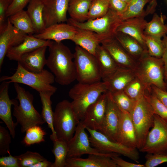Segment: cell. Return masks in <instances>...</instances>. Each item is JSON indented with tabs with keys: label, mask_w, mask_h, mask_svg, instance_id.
Segmentation results:
<instances>
[{
	"label": "cell",
	"mask_w": 167,
	"mask_h": 167,
	"mask_svg": "<svg viewBox=\"0 0 167 167\" xmlns=\"http://www.w3.org/2000/svg\"><path fill=\"white\" fill-rule=\"evenodd\" d=\"M46 65L55 77V81L62 85L71 84L76 79L74 54L62 42L51 41Z\"/></svg>",
	"instance_id": "obj_1"
},
{
	"label": "cell",
	"mask_w": 167,
	"mask_h": 167,
	"mask_svg": "<svg viewBox=\"0 0 167 167\" xmlns=\"http://www.w3.org/2000/svg\"><path fill=\"white\" fill-rule=\"evenodd\" d=\"M107 92L103 81L86 84L78 83L69 91L68 95L78 120L82 121L88 108L103 93Z\"/></svg>",
	"instance_id": "obj_2"
},
{
	"label": "cell",
	"mask_w": 167,
	"mask_h": 167,
	"mask_svg": "<svg viewBox=\"0 0 167 167\" xmlns=\"http://www.w3.org/2000/svg\"><path fill=\"white\" fill-rule=\"evenodd\" d=\"M14 87L17 93L16 98L19 103L14 105L13 114L17 122L21 126L22 133L26 132L30 127L41 125L45 123L41 115L35 109L33 104V96L29 91L14 83Z\"/></svg>",
	"instance_id": "obj_3"
},
{
	"label": "cell",
	"mask_w": 167,
	"mask_h": 167,
	"mask_svg": "<svg viewBox=\"0 0 167 167\" xmlns=\"http://www.w3.org/2000/svg\"><path fill=\"white\" fill-rule=\"evenodd\" d=\"M7 81L10 83L22 84L27 85L38 92H51L54 94L57 88L52 85L55 81L53 74L44 69L40 72L29 71L18 62L15 73L12 75H4L0 78V82Z\"/></svg>",
	"instance_id": "obj_4"
},
{
	"label": "cell",
	"mask_w": 167,
	"mask_h": 167,
	"mask_svg": "<svg viewBox=\"0 0 167 167\" xmlns=\"http://www.w3.org/2000/svg\"><path fill=\"white\" fill-rule=\"evenodd\" d=\"M134 71L136 77L147 89L153 85L166 91L164 66L161 58L154 57L147 53L137 61Z\"/></svg>",
	"instance_id": "obj_5"
},
{
	"label": "cell",
	"mask_w": 167,
	"mask_h": 167,
	"mask_svg": "<svg viewBox=\"0 0 167 167\" xmlns=\"http://www.w3.org/2000/svg\"><path fill=\"white\" fill-rule=\"evenodd\" d=\"M122 21L120 15L109 9L105 15L98 18L79 22L70 18L67 23L77 28L93 32L101 42L104 40L115 36L117 28Z\"/></svg>",
	"instance_id": "obj_6"
},
{
	"label": "cell",
	"mask_w": 167,
	"mask_h": 167,
	"mask_svg": "<svg viewBox=\"0 0 167 167\" xmlns=\"http://www.w3.org/2000/svg\"><path fill=\"white\" fill-rule=\"evenodd\" d=\"M79 122L71 102L63 100L57 104L53 113V125L58 140L68 142Z\"/></svg>",
	"instance_id": "obj_7"
},
{
	"label": "cell",
	"mask_w": 167,
	"mask_h": 167,
	"mask_svg": "<svg viewBox=\"0 0 167 167\" xmlns=\"http://www.w3.org/2000/svg\"><path fill=\"white\" fill-rule=\"evenodd\" d=\"M137 140V149L144 145L150 129L153 126L154 113L145 95L136 101L130 113Z\"/></svg>",
	"instance_id": "obj_8"
},
{
	"label": "cell",
	"mask_w": 167,
	"mask_h": 167,
	"mask_svg": "<svg viewBox=\"0 0 167 167\" xmlns=\"http://www.w3.org/2000/svg\"><path fill=\"white\" fill-rule=\"evenodd\" d=\"M74 54L76 79L78 83L89 84L101 81V78L95 56L76 45Z\"/></svg>",
	"instance_id": "obj_9"
},
{
	"label": "cell",
	"mask_w": 167,
	"mask_h": 167,
	"mask_svg": "<svg viewBox=\"0 0 167 167\" xmlns=\"http://www.w3.org/2000/svg\"><path fill=\"white\" fill-rule=\"evenodd\" d=\"M89 132L91 146L100 152L115 153L122 155L138 163L139 154L137 149L128 147L119 143L113 141L100 131L86 127Z\"/></svg>",
	"instance_id": "obj_10"
},
{
	"label": "cell",
	"mask_w": 167,
	"mask_h": 167,
	"mask_svg": "<svg viewBox=\"0 0 167 167\" xmlns=\"http://www.w3.org/2000/svg\"><path fill=\"white\" fill-rule=\"evenodd\" d=\"M139 151L149 154H167V123L157 114H154L153 125Z\"/></svg>",
	"instance_id": "obj_11"
},
{
	"label": "cell",
	"mask_w": 167,
	"mask_h": 167,
	"mask_svg": "<svg viewBox=\"0 0 167 167\" xmlns=\"http://www.w3.org/2000/svg\"><path fill=\"white\" fill-rule=\"evenodd\" d=\"M86 127L80 121L78 124L72 138L67 142V158L79 157L85 154L105 156L111 158L120 155L115 153H105L91 147L89 137L85 131Z\"/></svg>",
	"instance_id": "obj_12"
},
{
	"label": "cell",
	"mask_w": 167,
	"mask_h": 167,
	"mask_svg": "<svg viewBox=\"0 0 167 167\" xmlns=\"http://www.w3.org/2000/svg\"><path fill=\"white\" fill-rule=\"evenodd\" d=\"M106 112L101 130L100 131L111 140L117 142L121 117V111L113 101L111 95L107 92Z\"/></svg>",
	"instance_id": "obj_13"
},
{
	"label": "cell",
	"mask_w": 167,
	"mask_h": 167,
	"mask_svg": "<svg viewBox=\"0 0 167 167\" xmlns=\"http://www.w3.org/2000/svg\"><path fill=\"white\" fill-rule=\"evenodd\" d=\"M107 92L101 94L87 109L83 119L81 121L86 127L100 131L101 129L106 112Z\"/></svg>",
	"instance_id": "obj_14"
},
{
	"label": "cell",
	"mask_w": 167,
	"mask_h": 167,
	"mask_svg": "<svg viewBox=\"0 0 167 167\" xmlns=\"http://www.w3.org/2000/svg\"><path fill=\"white\" fill-rule=\"evenodd\" d=\"M42 0L45 28L53 24L67 22L69 0Z\"/></svg>",
	"instance_id": "obj_15"
},
{
	"label": "cell",
	"mask_w": 167,
	"mask_h": 167,
	"mask_svg": "<svg viewBox=\"0 0 167 167\" xmlns=\"http://www.w3.org/2000/svg\"><path fill=\"white\" fill-rule=\"evenodd\" d=\"M101 44L119 68L134 71L137 61L126 51L115 36L102 41Z\"/></svg>",
	"instance_id": "obj_16"
},
{
	"label": "cell",
	"mask_w": 167,
	"mask_h": 167,
	"mask_svg": "<svg viewBox=\"0 0 167 167\" xmlns=\"http://www.w3.org/2000/svg\"><path fill=\"white\" fill-rule=\"evenodd\" d=\"M27 35L15 28L7 18V25L0 32V71L8 50L22 43Z\"/></svg>",
	"instance_id": "obj_17"
},
{
	"label": "cell",
	"mask_w": 167,
	"mask_h": 167,
	"mask_svg": "<svg viewBox=\"0 0 167 167\" xmlns=\"http://www.w3.org/2000/svg\"><path fill=\"white\" fill-rule=\"evenodd\" d=\"M10 83L7 81L2 82L0 86V118L5 123L12 137H15V128L18 124L13 121L11 106L18 103L15 99H10L8 94Z\"/></svg>",
	"instance_id": "obj_18"
},
{
	"label": "cell",
	"mask_w": 167,
	"mask_h": 167,
	"mask_svg": "<svg viewBox=\"0 0 167 167\" xmlns=\"http://www.w3.org/2000/svg\"><path fill=\"white\" fill-rule=\"evenodd\" d=\"M145 16H139L124 20L118 26L117 32L127 34L136 40L148 52L144 31L148 22Z\"/></svg>",
	"instance_id": "obj_19"
},
{
	"label": "cell",
	"mask_w": 167,
	"mask_h": 167,
	"mask_svg": "<svg viewBox=\"0 0 167 167\" xmlns=\"http://www.w3.org/2000/svg\"><path fill=\"white\" fill-rule=\"evenodd\" d=\"M76 32V28L67 23H62L51 25L41 32L33 35L40 39L61 42L64 40H71Z\"/></svg>",
	"instance_id": "obj_20"
},
{
	"label": "cell",
	"mask_w": 167,
	"mask_h": 167,
	"mask_svg": "<svg viewBox=\"0 0 167 167\" xmlns=\"http://www.w3.org/2000/svg\"><path fill=\"white\" fill-rule=\"evenodd\" d=\"M120 110L121 117L117 142L128 147L137 149L136 132L131 114Z\"/></svg>",
	"instance_id": "obj_21"
},
{
	"label": "cell",
	"mask_w": 167,
	"mask_h": 167,
	"mask_svg": "<svg viewBox=\"0 0 167 167\" xmlns=\"http://www.w3.org/2000/svg\"><path fill=\"white\" fill-rule=\"evenodd\" d=\"M51 42L36 38L33 35H27L22 43L8 50L6 56L11 60L18 62L23 55L41 47H48Z\"/></svg>",
	"instance_id": "obj_22"
},
{
	"label": "cell",
	"mask_w": 167,
	"mask_h": 167,
	"mask_svg": "<svg viewBox=\"0 0 167 167\" xmlns=\"http://www.w3.org/2000/svg\"><path fill=\"white\" fill-rule=\"evenodd\" d=\"M136 77L133 70L119 68L102 81L106 85L107 91L113 93L123 90Z\"/></svg>",
	"instance_id": "obj_23"
},
{
	"label": "cell",
	"mask_w": 167,
	"mask_h": 167,
	"mask_svg": "<svg viewBox=\"0 0 167 167\" xmlns=\"http://www.w3.org/2000/svg\"><path fill=\"white\" fill-rule=\"evenodd\" d=\"M47 47L43 46L25 54L18 62L29 71L36 73L41 71L47 63L45 54Z\"/></svg>",
	"instance_id": "obj_24"
},
{
	"label": "cell",
	"mask_w": 167,
	"mask_h": 167,
	"mask_svg": "<svg viewBox=\"0 0 167 167\" xmlns=\"http://www.w3.org/2000/svg\"><path fill=\"white\" fill-rule=\"evenodd\" d=\"M65 167H118L111 157L95 154H89L86 158H67Z\"/></svg>",
	"instance_id": "obj_25"
},
{
	"label": "cell",
	"mask_w": 167,
	"mask_h": 167,
	"mask_svg": "<svg viewBox=\"0 0 167 167\" xmlns=\"http://www.w3.org/2000/svg\"><path fill=\"white\" fill-rule=\"evenodd\" d=\"M152 0H131L127 8L121 15L122 20L134 17L146 16L154 12L157 3Z\"/></svg>",
	"instance_id": "obj_26"
},
{
	"label": "cell",
	"mask_w": 167,
	"mask_h": 167,
	"mask_svg": "<svg viewBox=\"0 0 167 167\" xmlns=\"http://www.w3.org/2000/svg\"><path fill=\"white\" fill-rule=\"evenodd\" d=\"M71 41L94 55L97 47L101 44L100 40L95 32L78 28H77L76 32Z\"/></svg>",
	"instance_id": "obj_27"
},
{
	"label": "cell",
	"mask_w": 167,
	"mask_h": 167,
	"mask_svg": "<svg viewBox=\"0 0 167 167\" xmlns=\"http://www.w3.org/2000/svg\"><path fill=\"white\" fill-rule=\"evenodd\" d=\"M96 59L102 81L109 77L119 67L101 45H98L94 55Z\"/></svg>",
	"instance_id": "obj_28"
},
{
	"label": "cell",
	"mask_w": 167,
	"mask_h": 167,
	"mask_svg": "<svg viewBox=\"0 0 167 167\" xmlns=\"http://www.w3.org/2000/svg\"><path fill=\"white\" fill-rule=\"evenodd\" d=\"M115 37L129 54L137 61L148 53L139 42L127 34L117 32Z\"/></svg>",
	"instance_id": "obj_29"
},
{
	"label": "cell",
	"mask_w": 167,
	"mask_h": 167,
	"mask_svg": "<svg viewBox=\"0 0 167 167\" xmlns=\"http://www.w3.org/2000/svg\"><path fill=\"white\" fill-rule=\"evenodd\" d=\"M43 4L42 0H30L26 11L33 24L35 34L41 32L45 28L43 17Z\"/></svg>",
	"instance_id": "obj_30"
},
{
	"label": "cell",
	"mask_w": 167,
	"mask_h": 167,
	"mask_svg": "<svg viewBox=\"0 0 167 167\" xmlns=\"http://www.w3.org/2000/svg\"><path fill=\"white\" fill-rule=\"evenodd\" d=\"M92 0H69L68 12L71 19L79 22L88 19Z\"/></svg>",
	"instance_id": "obj_31"
},
{
	"label": "cell",
	"mask_w": 167,
	"mask_h": 167,
	"mask_svg": "<svg viewBox=\"0 0 167 167\" xmlns=\"http://www.w3.org/2000/svg\"><path fill=\"white\" fill-rule=\"evenodd\" d=\"M54 94L51 92H39L42 105L41 115L52 131V134L50 136V138L52 141L58 139L53 125L54 112L52 109L51 97Z\"/></svg>",
	"instance_id": "obj_32"
},
{
	"label": "cell",
	"mask_w": 167,
	"mask_h": 167,
	"mask_svg": "<svg viewBox=\"0 0 167 167\" xmlns=\"http://www.w3.org/2000/svg\"><path fill=\"white\" fill-rule=\"evenodd\" d=\"M17 29L28 35L36 33L32 22L26 11L20 10L8 18Z\"/></svg>",
	"instance_id": "obj_33"
},
{
	"label": "cell",
	"mask_w": 167,
	"mask_h": 167,
	"mask_svg": "<svg viewBox=\"0 0 167 167\" xmlns=\"http://www.w3.org/2000/svg\"><path fill=\"white\" fill-rule=\"evenodd\" d=\"M165 19V16L155 13L151 20L147 23L144 35L161 39L167 34V25L164 23Z\"/></svg>",
	"instance_id": "obj_34"
},
{
	"label": "cell",
	"mask_w": 167,
	"mask_h": 167,
	"mask_svg": "<svg viewBox=\"0 0 167 167\" xmlns=\"http://www.w3.org/2000/svg\"><path fill=\"white\" fill-rule=\"evenodd\" d=\"M52 141L53 145L52 151L55 160L52 167H65L68 153L67 142L58 139Z\"/></svg>",
	"instance_id": "obj_35"
},
{
	"label": "cell",
	"mask_w": 167,
	"mask_h": 167,
	"mask_svg": "<svg viewBox=\"0 0 167 167\" xmlns=\"http://www.w3.org/2000/svg\"><path fill=\"white\" fill-rule=\"evenodd\" d=\"M26 133L23 142L27 146L45 141L44 136L46 133L39 125L30 127L26 130Z\"/></svg>",
	"instance_id": "obj_36"
},
{
	"label": "cell",
	"mask_w": 167,
	"mask_h": 167,
	"mask_svg": "<svg viewBox=\"0 0 167 167\" xmlns=\"http://www.w3.org/2000/svg\"><path fill=\"white\" fill-rule=\"evenodd\" d=\"M110 93L113 101L120 109L131 113L136 101L130 98L123 90Z\"/></svg>",
	"instance_id": "obj_37"
},
{
	"label": "cell",
	"mask_w": 167,
	"mask_h": 167,
	"mask_svg": "<svg viewBox=\"0 0 167 167\" xmlns=\"http://www.w3.org/2000/svg\"><path fill=\"white\" fill-rule=\"evenodd\" d=\"M145 96L151 105L154 114L159 116L167 123V107L154 94L151 87L146 89Z\"/></svg>",
	"instance_id": "obj_38"
},
{
	"label": "cell",
	"mask_w": 167,
	"mask_h": 167,
	"mask_svg": "<svg viewBox=\"0 0 167 167\" xmlns=\"http://www.w3.org/2000/svg\"><path fill=\"white\" fill-rule=\"evenodd\" d=\"M109 9V0H92L88 14V19L101 17Z\"/></svg>",
	"instance_id": "obj_39"
},
{
	"label": "cell",
	"mask_w": 167,
	"mask_h": 167,
	"mask_svg": "<svg viewBox=\"0 0 167 167\" xmlns=\"http://www.w3.org/2000/svg\"><path fill=\"white\" fill-rule=\"evenodd\" d=\"M147 89L141 81L136 77L127 85L123 91L130 98L137 101L145 95Z\"/></svg>",
	"instance_id": "obj_40"
},
{
	"label": "cell",
	"mask_w": 167,
	"mask_h": 167,
	"mask_svg": "<svg viewBox=\"0 0 167 167\" xmlns=\"http://www.w3.org/2000/svg\"><path fill=\"white\" fill-rule=\"evenodd\" d=\"M145 40L148 54L154 57L161 58L164 49L162 39L145 35Z\"/></svg>",
	"instance_id": "obj_41"
},
{
	"label": "cell",
	"mask_w": 167,
	"mask_h": 167,
	"mask_svg": "<svg viewBox=\"0 0 167 167\" xmlns=\"http://www.w3.org/2000/svg\"><path fill=\"white\" fill-rule=\"evenodd\" d=\"M15 156L18 160L20 167H32L39 162L45 159L39 153L29 151Z\"/></svg>",
	"instance_id": "obj_42"
},
{
	"label": "cell",
	"mask_w": 167,
	"mask_h": 167,
	"mask_svg": "<svg viewBox=\"0 0 167 167\" xmlns=\"http://www.w3.org/2000/svg\"><path fill=\"white\" fill-rule=\"evenodd\" d=\"M11 135L9 131L2 126H0V155L2 156L10 153Z\"/></svg>",
	"instance_id": "obj_43"
},
{
	"label": "cell",
	"mask_w": 167,
	"mask_h": 167,
	"mask_svg": "<svg viewBox=\"0 0 167 167\" xmlns=\"http://www.w3.org/2000/svg\"><path fill=\"white\" fill-rule=\"evenodd\" d=\"M145 167H155L167 163V154H157L147 153L145 156Z\"/></svg>",
	"instance_id": "obj_44"
},
{
	"label": "cell",
	"mask_w": 167,
	"mask_h": 167,
	"mask_svg": "<svg viewBox=\"0 0 167 167\" xmlns=\"http://www.w3.org/2000/svg\"><path fill=\"white\" fill-rule=\"evenodd\" d=\"M12 0H0V32L6 26V13Z\"/></svg>",
	"instance_id": "obj_45"
},
{
	"label": "cell",
	"mask_w": 167,
	"mask_h": 167,
	"mask_svg": "<svg viewBox=\"0 0 167 167\" xmlns=\"http://www.w3.org/2000/svg\"><path fill=\"white\" fill-rule=\"evenodd\" d=\"M30 0H12L6 13V16L9 17L17 12L22 10Z\"/></svg>",
	"instance_id": "obj_46"
},
{
	"label": "cell",
	"mask_w": 167,
	"mask_h": 167,
	"mask_svg": "<svg viewBox=\"0 0 167 167\" xmlns=\"http://www.w3.org/2000/svg\"><path fill=\"white\" fill-rule=\"evenodd\" d=\"M0 167H20L17 158L10 153L8 156L0 158Z\"/></svg>",
	"instance_id": "obj_47"
},
{
	"label": "cell",
	"mask_w": 167,
	"mask_h": 167,
	"mask_svg": "<svg viewBox=\"0 0 167 167\" xmlns=\"http://www.w3.org/2000/svg\"><path fill=\"white\" fill-rule=\"evenodd\" d=\"M128 4L121 0H109V9L121 15L126 10Z\"/></svg>",
	"instance_id": "obj_48"
},
{
	"label": "cell",
	"mask_w": 167,
	"mask_h": 167,
	"mask_svg": "<svg viewBox=\"0 0 167 167\" xmlns=\"http://www.w3.org/2000/svg\"><path fill=\"white\" fill-rule=\"evenodd\" d=\"M118 167H145L144 164H136L125 161L116 156L111 158Z\"/></svg>",
	"instance_id": "obj_49"
},
{
	"label": "cell",
	"mask_w": 167,
	"mask_h": 167,
	"mask_svg": "<svg viewBox=\"0 0 167 167\" xmlns=\"http://www.w3.org/2000/svg\"><path fill=\"white\" fill-rule=\"evenodd\" d=\"M151 87L152 92L158 99L167 107V91L153 85Z\"/></svg>",
	"instance_id": "obj_50"
},
{
	"label": "cell",
	"mask_w": 167,
	"mask_h": 167,
	"mask_svg": "<svg viewBox=\"0 0 167 167\" xmlns=\"http://www.w3.org/2000/svg\"><path fill=\"white\" fill-rule=\"evenodd\" d=\"M162 39L163 45V52L161 58L164 64L165 79L167 77V34Z\"/></svg>",
	"instance_id": "obj_51"
},
{
	"label": "cell",
	"mask_w": 167,
	"mask_h": 167,
	"mask_svg": "<svg viewBox=\"0 0 167 167\" xmlns=\"http://www.w3.org/2000/svg\"><path fill=\"white\" fill-rule=\"evenodd\" d=\"M52 162L48 161L45 159L35 164L32 167H52Z\"/></svg>",
	"instance_id": "obj_52"
},
{
	"label": "cell",
	"mask_w": 167,
	"mask_h": 167,
	"mask_svg": "<svg viewBox=\"0 0 167 167\" xmlns=\"http://www.w3.org/2000/svg\"><path fill=\"white\" fill-rule=\"evenodd\" d=\"M121 0L124 2L126 3L127 4H128L131 1V0Z\"/></svg>",
	"instance_id": "obj_53"
},
{
	"label": "cell",
	"mask_w": 167,
	"mask_h": 167,
	"mask_svg": "<svg viewBox=\"0 0 167 167\" xmlns=\"http://www.w3.org/2000/svg\"><path fill=\"white\" fill-rule=\"evenodd\" d=\"M166 85V91H167V77L165 79Z\"/></svg>",
	"instance_id": "obj_54"
}]
</instances>
